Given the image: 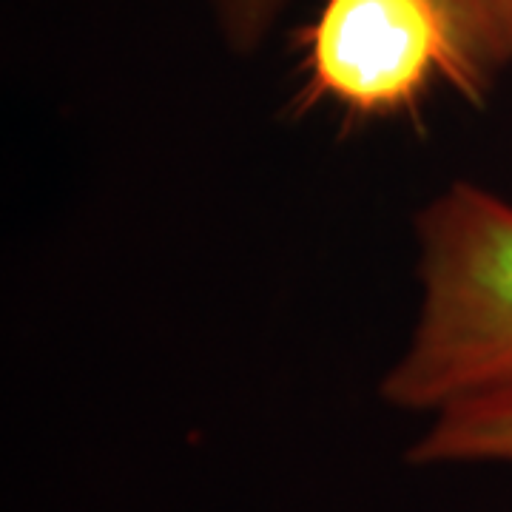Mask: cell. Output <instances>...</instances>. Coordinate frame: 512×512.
<instances>
[{
	"label": "cell",
	"mask_w": 512,
	"mask_h": 512,
	"mask_svg": "<svg viewBox=\"0 0 512 512\" xmlns=\"http://www.w3.org/2000/svg\"><path fill=\"white\" fill-rule=\"evenodd\" d=\"M416 322L382 379L396 410L427 413L512 379V202L453 183L416 217Z\"/></svg>",
	"instance_id": "1"
},
{
	"label": "cell",
	"mask_w": 512,
	"mask_h": 512,
	"mask_svg": "<svg viewBox=\"0 0 512 512\" xmlns=\"http://www.w3.org/2000/svg\"><path fill=\"white\" fill-rule=\"evenodd\" d=\"M299 46L302 103H328L350 120L416 111L436 86L470 103L487 97L433 0H322Z\"/></svg>",
	"instance_id": "2"
},
{
	"label": "cell",
	"mask_w": 512,
	"mask_h": 512,
	"mask_svg": "<svg viewBox=\"0 0 512 512\" xmlns=\"http://www.w3.org/2000/svg\"><path fill=\"white\" fill-rule=\"evenodd\" d=\"M407 458L419 467L512 470V379L436 410Z\"/></svg>",
	"instance_id": "3"
},
{
	"label": "cell",
	"mask_w": 512,
	"mask_h": 512,
	"mask_svg": "<svg viewBox=\"0 0 512 512\" xmlns=\"http://www.w3.org/2000/svg\"><path fill=\"white\" fill-rule=\"evenodd\" d=\"M450 20L481 89L512 66V0H433Z\"/></svg>",
	"instance_id": "4"
},
{
	"label": "cell",
	"mask_w": 512,
	"mask_h": 512,
	"mask_svg": "<svg viewBox=\"0 0 512 512\" xmlns=\"http://www.w3.org/2000/svg\"><path fill=\"white\" fill-rule=\"evenodd\" d=\"M220 40L234 55H254L274 35L293 0H200Z\"/></svg>",
	"instance_id": "5"
}]
</instances>
